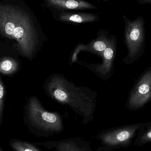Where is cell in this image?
<instances>
[{
	"label": "cell",
	"mask_w": 151,
	"mask_h": 151,
	"mask_svg": "<svg viewBox=\"0 0 151 151\" xmlns=\"http://www.w3.org/2000/svg\"><path fill=\"white\" fill-rule=\"evenodd\" d=\"M40 24L25 0L0 1V31L2 36L16 40L21 53L32 56L39 38Z\"/></svg>",
	"instance_id": "6da1fadb"
},
{
	"label": "cell",
	"mask_w": 151,
	"mask_h": 151,
	"mask_svg": "<svg viewBox=\"0 0 151 151\" xmlns=\"http://www.w3.org/2000/svg\"><path fill=\"white\" fill-rule=\"evenodd\" d=\"M50 96L63 104L67 105L83 118L87 123L92 117L94 99L90 93L81 87H77L60 76L51 78L47 87Z\"/></svg>",
	"instance_id": "7a4b0ae2"
},
{
	"label": "cell",
	"mask_w": 151,
	"mask_h": 151,
	"mask_svg": "<svg viewBox=\"0 0 151 151\" xmlns=\"http://www.w3.org/2000/svg\"><path fill=\"white\" fill-rule=\"evenodd\" d=\"M27 117L31 126L43 132V134L52 135L60 133L63 130V122L60 115L44 110L35 97L29 99Z\"/></svg>",
	"instance_id": "3957f363"
},
{
	"label": "cell",
	"mask_w": 151,
	"mask_h": 151,
	"mask_svg": "<svg viewBox=\"0 0 151 151\" xmlns=\"http://www.w3.org/2000/svg\"><path fill=\"white\" fill-rule=\"evenodd\" d=\"M123 19L125 23V40L128 50V57L134 58L139 53L144 41L145 20L141 16L131 20L124 15Z\"/></svg>",
	"instance_id": "277c9868"
},
{
	"label": "cell",
	"mask_w": 151,
	"mask_h": 151,
	"mask_svg": "<svg viewBox=\"0 0 151 151\" xmlns=\"http://www.w3.org/2000/svg\"><path fill=\"white\" fill-rule=\"evenodd\" d=\"M151 98V70L144 74L131 92L129 99V108H141Z\"/></svg>",
	"instance_id": "5b68a950"
},
{
	"label": "cell",
	"mask_w": 151,
	"mask_h": 151,
	"mask_svg": "<svg viewBox=\"0 0 151 151\" xmlns=\"http://www.w3.org/2000/svg\"><path fill=\"white\" fill-rule=\"evenodd\" d=\"M46 8L52 12L96 10L98 7L84 0H43Z\"/></svg>",
	"instance_id": "8992f818"
},
{
	"label": "cell",
	"mask_w": 151,
	"mask_h": 151,
	"mask_svg": "<svg viewBox=\"0 0 151 151\" xmlns=\"http://www.w3.org/2000/svg\"><path fill=\"white\" fill-rule=\"evenodd\" d=\"M52 15L56 21L74 24L93 23L99 19L98 14L83 12H52Z\"/></svg>",
	"instance_id": "52a82bcc"
},
{
	"label": "cell",
	"mask_w": 151,
	"mask_h": 151,
	"mask_svg": "<svg viewBox=\"0 0 151 151\" xmlns=\"http://www.w3.org/2000/svg\"><path fill=\"white\" fill-rule=\"evenodd\" d=\"M138 127V126L135 125L118 129L102 134L100 139L104 143L108 145L125 144L133 137Z\"/></svg>",
	"instance_id": "ba28073f"
},
{
	"label": "cell",
	"mask_w": 151,
	"mask_h": 151,
	"mask_svg": "<svg viewBox=\"0 0 151 151\" xmlns=\"http://www.w3.org/2000/svg\"><path fill=\"white\" fill-rule=\"evenodd\" d=\"M48 143H44L43 145L53 146L55 151H90L88 144L80 138H69Z\"/></svg>",
	"instance_id": "9c48e42d"
},
{
	"label": "cell",
	"mask_w": 151,
	"mask_h": 151,
	"mask_svg": "<svg viewBox=\"0 0 151 151\" xmlns=\"http://www.w3.org/2000/svg\"><path fill=\"white\" fill-rule=\"evenodd\" d=\"M115 38L113 35L110 43L103 55V63L97 67V71L103 76H105L111 72L112 69L115 52Z\"/></svg>",
	"instance_id": "30bf717a"
},
{
	"label": "cell",
	"mask_w": 151,
	"mask_h": 151,
	"mask_svg": "<svg viewBox=\"0 0 151 151\" xmlns=\"http://www.w3.org/2000/svg\"><path fill=\"white\" fill-rule=\"evenodd\" d=\"M113 35L109 36L108 32L103 30L98 32V37L90 42L86 50L103 56L104 52L107 48Z\"/></svg>",
	"instance_id": "8fae6325"
},
{
	"label": "cell",
	"mask_w": 151,
	"mask_h": 151,
	"mask_svg": "<svg viewBox=\"0 0 151 151\" xmlns=\"http://www.w3.org/2000/svg\"><path fill=\"white\" fill-rule=\"evenodd\" d=\"M10 145L14 151H41L33 144L18 139L10 141Z\"/></svg>",
	"instance_id": "7c38bea8"
},
{
	"label": "cell",
	"mask_w": 151,
	"mask_h": 151,
	"mask_svg": "<svg viewBox=\"0 0 151 151\" xmlns=\"http://www.w3.org/2000/svg\"><path fill=\"white\" fill-rule=\"evenodd\" d=\"M18 66V63L14 59L4 58L1 61L0 70L3 74H10L17 70Z\"/></svg>",
	"instance_id": "4fadbf2b"
},
{
	"label": "cell",
	"mask_w": 151,
	"mask_h": 151,
	"mask_svg": "<svg viewBox=\"0 0 151 151\" xmlns=\"http://www.w3.org/2000/svg\"><path fill=\"white\" fill-rule=\"evenodd\" d=\"M4 89L2 81H0V125L2 122L3 110L4 106Z\"/></svg>",
	"instance_id": "5bb4252c"
},
{
	"label": "cell",
	"mask_w": 151,
	"mask_h": 151,
	"mask_svg": "<svg viewBox=\"0 0 151 151\" xmlns=\"http://www.w3.org/2000/svg\"><path fill=\"white\" fill-rule=\"evenodd\" d=\"M143 142L151 141V129L148 131L142 137Z\"/></svg>",
	"instance_id": "9a60e30c"
},
{
	"label": "cell",
	"mask_w": 151,
	"mask_h": 151,
	"mask_svg": "<svg viewBox=\"0 0 151 151\" xmlns=\"http://www.w3.org/2000/svg\"><path fill=\"white\" fill-rule=\"evenodd\" d=\"M140 4H149L151 6V0H137Z\"/></svg>",
	"instance_id": "2e32d148"
},
{
	"label": "cell",
	"mask_w": 151,
	"mask_h": 151,
	"mask_svg": "<svg viewBox=\"0 0 151 151\" xmlns=\"http://www.w3.org/2000/svg\"><path fill=\"white\" fill-rule=\"evenodd\" d=\"M100 1H103L105 2H108L109 0H100Z\"/></svg>",
	"instance_id": "e0dca14e"
},
{
	"label": "cell",
	"mask_w": 151,
	"mask_h": 151,
	"mask_svg": "<svg viewBox=\"0 0 151 151\" xmlns=\"http://www.w3.org/2000/svg\"><path fill=\"white\" fill-rule=\"evenodd\" d=\"M0 151H4L3 150L2 148H0Z\"/></svg>",
	"instance_id": "ac0fdd59"
}]
</instances>
